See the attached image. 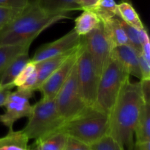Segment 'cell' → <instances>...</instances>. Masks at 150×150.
I'll use <instances>...</instances> for the list:
<instances>
[{
	"label": "cell",
	"mask_w": 150,
	"mask_h": 150,
	"mask_svg": "<svg viewBox=\"0 0 150 150\" xmlns=\"http://www.w3.org/2000/svg\"><path fill=\"white\" fill-rule=\"evenodd\" d=\"M144 103L140 81L128 79L108 115V135L124 150H133L135 127Z\"/></svg>",
	"instance_id": "obj_1"
},
{
	"label": "cell",
	"mask_w": 150,
	"mask_h": 150,
	"mask_svg": "<svg viewBox=\"0 0 150 150\" xmlns=\"http://www.w3.org/2000/svg\"><path fill=\"white\" fill-rule=\"evenodd\" d=\"M67 18L64 15L48 14L40 7L37 0H29L27 5L0 30V44H32L42 31Z\"/></svg>",
	"instance_id": "obj_2"
},
{
	"label": "cell",
	"mask_w": 150,
	"mask_h": 150,
	"mask_svg": "<svg viewBox=\"0 0 150 150\" xmlns=\"http://www.w3.org/2000/svg\"><path fill=\"white\" fill-rule=\"evenodd\" d=\"M108 115L95 107H87L79 116L65 122L59 130L91 146L108 135Z\"/></svg>",
	"instance_id": "obj_3"
},
{
	"label": "cell",
	"mask_w": 150,
	"mask_h": 150,
	"mask_svg": "<svg viewBox=\"0 0 150 150\" xmlns=\"http://www.w3.org/2000/svg\"><path fill=\"white\" fill-rule=\"evenodd\" d=\"M128 79L130 75L112 53L109 63L100 76L95 107L109 115Z\"/></svg>",
	"instance_id": "obj_4"
},
{
	"label": "cell",
	"mask_w": 150,
	"mask_h": 150,
	"mask_svg": "<svg viewBox=\"0 0 150 150\" xmlns=\"http://www.w3.org/2000/svg\"><path fill=\"white\" fill-rule=\"evenodd\" d=\"M64 124L55 100L41 99L32 105L27 124L22 130L29 139L37 140L59 130Z\"/></svg>",
	"instance_id": "obj_5"
},
{
	"label": "cell",
	"mask_w": 150,
	"mask_h": 150,
	"mask_svg": "<svg viewBox=\"0 0 150 150\" xmlns=\"http://www.w3.org/2000/svg\"><path fill=\"white\" fill-rule=\"evenodd\" d=\"M54 100L64 123L79 116L88 107L83 101L78 82L76 63Z\"/></svg>",
	"instance_id": "obj_6"
},
{
	"label": "cell",
	"mask_w": 150,
	"mask_h": 150,
	"mask_svg": "<svg viewBox=\"0 0 150 150\" xmlns=\"http://www.w3.org/2000/svg\"><path fill=\"white\" fill-rule=\"evenodd\" d=\"M76 71L78 82L85 104L88 107H95L100 76L85 47L83 39L76 60Z\"/></svg>",
	"instance_id": "obj_7"
},
{
	"label": "cell",
	"mask_w": 150,
	"mask_h": 150,
	"mask_svg": "<svg viewBox=\"0 0 150 150\" xmlns=\"http://www.w3.org/2000/svg\"><path fill=\"white\" fill-rule=\"evenodd\" d=\"M82 39L100 76L109 63L114 49L103 23L100 22L93 30L82 37Z\"/></svg>",
	"instance_id": "obj_8"
},
{
	"label": "cell",
	"mask_w": 150,
	"mask_h": 150,
	"mask_svg": "<svg viewBox=\"0 0 150 150\" xmlns=\"http://www.w3.org/2000/svg\"><path fill=\"white\" fill-rule=\"evenodd\" d=\"M33 95L34 91L18 88L17 91L9 94L4 105L5 112L0 115V122L7 126L9 130L13 129V125L18 120L29 117L32 110L29 99Z\"/></svg>",
	"instance_id": "obj_9"
},
{
	"label": "cell",
	"mask_w": 150,
	"mask_h": 150,
	"mask_svg": "<svg viewBox=\"0 0 150 150\" xmlns=\"http://www.w3.org/2000/svg\"><path fill=\"white\" fill-rule=\"evenodd\" d=\"M81 41L82 37L78 35L74 29H71L61 38L39 47L31 58V61L36 64L46 59L73 51L80 46Z\"/></svg>",
	"instance_id": "obj_10"
},
{
	"label": "cell",
	"mask_w": 150,
	"mask_h": 150,
	"mask_svg": "<svg viewBox=\"0 0 150 150\" xmlns=\"http://www.w3.org/2000/svg\"><path fill=\"white\" fill-rule=\"evenodd\" d=\"M81 46V44L38 88V91L42 94V99L51 100L55 99L76 64Z\"/></svg>",
	"instance_id": "obj_11"
},
{
	"label": "cell",
	"mask_w": 150,
	"mask_h": 150,
	"mask_svg": "<svg viewBox=\"0 0 150 150\" xmlns=\"http://www.w3.org/2000/svg\"><path fill=\"white\" fill-rule=\"evenodd\" d=\"M139 53L129 44L117 46L113 49V54L120 62L129 75L142 79L139 66Z\"/></svg>",
	"instance_id": "obj_12"
},
{
	"label": "cell",
	"mask_w": 150,
	"mask_h": 150,
	"mask_svg": "<svg viewBox=\"0 0 150 150\" xmlns=\"http://www.w3.org/2000/svg\"><path fill=\"white\" fill-rule=\"evenodd\" d=\"M76 49H73V51H69V52L64 53V54H60V55H57L55 56V57H51V58L46 59V60H42V61L39 62V63L35 64L37 72V85L35 91H38L40 86L51 76V74L53 72L55 71L70 57V54Z\"/></svg>",
	"instance_id": "obj_13"
},
{
	"label": "cell",
	"mask_w": 150,
	"mask_h": 150,
	"mask_svg": "<svg viewBox=\"0 0 150 150\" xmlns=\"http://www.w3.org/2000/svg\"><path fill=\"white\" fill-rule=\"evenodd\" d=\"M40 7L51 15L67 16L69 12L82 10L77 0H37Z\"/></svg>",
	"instance_id": "obj_14"
},
{
	"label": "cell",
	"mask_w": 150,
	"mask_h": 150,
	"mask_svg": "<svg viewBox=\"0 0 150 150\" xmlns=\"http://www.w3.org/2000/svg\"><path fill=\"white\" fill-rule=\"evenodd\" d=\"M30 60L29 51L15 57L0 74V85H13V81Z\"/></svg>",
	"instance_id": "obj_15"
},
{
	"label": "cell",
	"mask_w": 150,
	"mask_h": 150,
	"mask_svg": "<svg viewBox=\"0 0 150 150\" xmlns=\"http://www.w3.org/2000/svg\"><path fill=\"white\" fill-rule=\"evenodd\" d=\"M67 135L62 131L57 132L46 135L43 138L35 140L30 150H64Z\"/></svg>",
	"instance_id": "obj_16"
},
{
	"label": "cell",
	"mask_w": 150,
	"mask_h": 150,
	"mask_svg": "<svg viewBox=\"0 0 150 150\" xmlns=\"http://www.w3.org/2000/svg\"><path fill=\"white\" fill-rule=\"evenodd\" d=\"M29 139L23 130H9L8 133L0 138V150H30L28 146Z\"/></svg>",
	"instance_id": "obj_17"
},
{
	"label": "cell",
	"mask_w": 150,
	"mask_h": 150,
	"mask_svg": "<svg viewBox=\"0 0 150 150\" xmlns=\"http://www.w3.org/2000/svg\"><path fill=\"white\" fill-rule=\"evenodd\" d=\"M103 23L112 43L114 49L120 46L129 44L127 37L121 24L120 18L118 16H116L111 20Z\"/></svg>",
	"instance_id": "obj_18"
},
{
	"label": "cell",
	"mask_w": 150,
	"mask_h": 150,
	"mask_svg": "<svg viewBox=\"0 0 150 150\" xmlns=\"http://www.w3.org/2000/svg\"><path fill=\"white\" fill-rule=\"evenodd\" d=\"M136 144L150 141V104L144 103L134 130Z\"/></svg>",
	"instance_id": "obj_19"
},
{
	"label": "cell",
	"mask_w": 150,
	"mask_h": 150,
	"mask_svg": "<svg viewBox=\"0 0 150 150\" xmlns=\"http://www.w3.org/2000/svg\"><path fill=\"white\" fill-rule=\"evenodd\" d=\"M117 16L127 24L138 30L145 28L136 9L127 0H123L117 4Z\"/></svg>",
	"instance_id": "obj_20"
},
{
	"label": "cell",
	"mask_w": 150,
	"mask_h": 150,
	"mask_svg": "<svg viewBox=\"0 0 150 150\" xmlns=\"http://www.w3.org/2000/svg\"><path fill=\"white\" fill-rule=\"evenodd\" d=\"M100 22L99 18L92 10H83L81 14L75 20L74 30L83 37L93 30Z\"/></svg>",
	"instance_id": "obj_21"
},
{
	"label": "cell",
	"mask_w": 150,
	"mask_h": 150,
	"mask_svg": "<svg viewBox=\"0 0 150 150\" xmlns=\"http://www.w3.org/2000/svg\"><path fill=\"white\" fill-rule=\"evenodd\" d=\"M30 46V44L21 45L0 44V74L15 57L29 51Z\"/></svg>",
	"instance_id": "obj_22"
},
{
	"label": "cell",
	"mask_w": 150,
	"mask_h": 150,
	"mask_svg": "<svg viewBox=\"0 0 150 150\" xmlns=\"http://www.w3.org/2000/svg\"><path fill=\"white\" fill-rule=\"evenodd\" d=\"M117 4L115 0H100L92 10L100 21L105 22L117 16Z\"/></svg>",
	"instance_id": "obj_23"
},
{
	"label": "cell",
	"mask_w": 150,
	"mask_h": 150,
	"mask_svg": "<svg viewBox=\"0 0 150 150\" xmlns=\"http://www.w3.org/2000/svg\"><path fill=\"white\" fill-rule=\"evenodd\" d=\"M121 24L125 32L126 35L129 41V45L132 46L139 52H142V45H141V30L135 29L130 25L127 24L120 19Z\"/></svg>",
	"instance_id": "obj_24"
},
{
	"label": "cell",
	"mask_w": 150,
	"mask_h": 150,
	"mask_svg": "<svg viewBox=\"0 0 150 150\" xmlns=\"http://www.w3.org/2000/svg\"><path fill=\"white\" fill-rule=\"evenodd\" d=\"M91 150H124L109 135H106L100 141L90 146Z\"/></svg>",
	"instance_id": "obj_25"
},
{
	"label": "cell",
	"mask_w": 150,
	"mask_h": 150,
	"mask_svg": "<svg viewBox=\"0 0 150 150\" xmlns=\"http://www.w3.org/2000/svg\"><path fill=\"white\" fill-rule=\"evenodd\" d=\"M36 69V66L34 63H32V61H29L27 64L25 66V67L22 69L21 71L20 72L18 75L17 77L15 79V80L13 81V84L14 85V87H17L19 88L21 85H23L25 83L26 80H27L28 78L31 76L32 73L35 71Z\"/></svg>",
	"instance_id": "obj_26"
},
{
	"label": "cell",
	"mask_w": 150,
	"mask_h": 150,
	"mask_svg": "<svg viewBox=\"0 0 150 150\" xmlns=\"http://www.w3.org/2000/svg\"><path fill=\"white\" fill-rule=\"evenodd\" d=\"M22 9L0 7V30H1L7 24L10 23L21 11Z\"/></svg>",
	"instance_id": "obj_27"
},
{
	"label": "cell",
	"mask_w": 150,
	"mask_h": 150,
	"mask_svg": "<svg viewBox=\"0 0 150 150\" xmlns=\"http://www.w3.org/2000/svg\"><path fill=\"white\" fill-rule=\"evenodd\" d=\"M64 150H91V147L82 141L68 136Z\"/></svg>",
	"instance_id": "obj_28"
},
{
	"label": "cell",
	"mask_w": 150,
	"mask_h": 150,
	"mask_svg": "<svg viewBox=\"0 0 150 150\" xmlns=\"http://www.w3.org/2000/svg\"><path fill=\"white\" fill-rule=\"evenodd\" d=\"M141 45H142V53L147 60H150V43L149 38L146 29L141 30Z\"/></svg>",
	"instance_id": "obj_29"
},
{
	"label": "cell",
	"mask_w": 150,
	"mask_h": 150,
	"mask_svg": "<svg viewBox=\"0 0 150 150\" xmlns=\"http://www.w3.org/2000/svg\"><path fill=\"white\" fill-rule=\"evenodd\" d=\"M139 66H140L142 79H150V60H147L142 52L139 53Z\"/></svg>",
	"instance_id": "obj_30"
},
{
	"label": "cell",
	"mask_w": 150,
	"mask_h": 150,
	"mask_svg": "<svg viewBox=\"0 0 150 150\" xmlns=\"http://www.w3.org/2000/svg\"><path fill=\"white\" fill-rule=\"evenodd\" d=\"M29 1V0H0V7L22 9L27 5Z\"/></svg>",
	"instance_id": "obj_31"
},
{
	"label": "cell",
	"mask_w": 150,
	"mask_h": 150,
	"mask_svg": "<svg viewBox=\"0 0 150 150\" xmlns=\"http://www.w3.org/2000/svg\"><path fill=\"white\" fill-rule=\"evenodd\" d=\"M14 88L13 85H0V107L4 105L11 90Z\"/></svg>",
	"instance_id": "obj_32"
},
{
	"label": "cell",
	"mask_w": 150,
	"mask_h": 150,
	"mask_svg": "<svg viewBox=\"0 0 150 150\" xmlns=\"http://www.w3.org/2000/svg\"><path fill=\"white\" fill-rule=\"evenodd\" d=\"M140 82L145 103L150 104V79H142Z\"/></svg>",
	"instance_id": "obj_33"
},
{
	"label": "cell",
	"mask_w": 150,
	"mask_h": 150,
	"mask_svg": "<svg viewBox=\"0 0 150 150\" xmlns=\"http://www.w3.org/2000/svg\"><path fill=\"white\" fill-rule=\"evenodd\" d=\"M79 4L81 7L82 10H92L98 4L100 0H77Z\"/></svg>",
	"instance_id": "obj_34"
},
{
	"label": "cell",
	"mask_w": 150,
	"mask_h": 150,
	"mask_svg": "<svg viewBox=\"0 0 150 150\" xmlns=\"http://www.w3.org/2000/svg\"><path fill=\"white\" fill-rule=\"evenodd\" d=\"M135 146L137 150H150V141L139 143V144L135 143Z\"/></svg>",
	"instance_id": "obj_35"
},
{
	"label": "cell",
	"mask_w": 150,
	"mask_h": 150,
	"mask_svg": "<svg viewBox=\"0 0 150 150\" xmlns=\"http://www.w3.org/2000/svg\"><path fill=\"white\" fill-rule=\"evenodd\" d=\"M133 150H137V149H136V146H135V144H134V146H133Z\"/></svg>",
	"instance_id": "obj_36"
}]
</instances>
